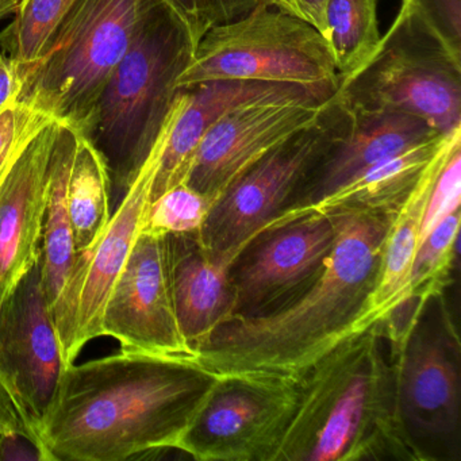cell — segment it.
Masks as SVG:
<instances>
[{
	"label": "cell",
	"instance_id": "52a82bcc",
	"mask_svg": "<svg viewBox=\"0 0 461 461\" xmlns=\"http://www.w3.org/2000/svg\"><path fill=\"white\" fill-rule=\"evenodd\" d=\"M396 410L415 461L460 458V344L442 293L420 304L390 347Z\"/></svg>",
	"mask_w": 461,
	"mask_h": 461
},
{
	"label": "cell",
	"instance_id": "e0dca14e",
	"mask_svg": "<svg viewBox=\"0 0 461 461\" xmlns=\"http://www.w3.org/2000/svg\"><path fill=\"white\" fill-rule=\"evenodd\" d=\"M345 110L347 126L310 172L287 207L314 203L379 161L420 142L444 136L426 121L412 115L357 112L347 107Z\"/></svg>",
	"mask_w": 461,
	"mask_h": 461
},
{
	"label": "cell",
	"instance_id": "5bb4252c",
	"mask_svg": "<svg viewBox=\"0 0 461 461\" xmlns=\"http://www.w3.org/2000/svg\"><path fill=\"white\" fill-rule=\"evenodd\" d=\"M329 101L274 96L236 107L204 134L191 161L185 185L215 203L253 164L314 123Z\"/></svg>",
	"mask_w": 461,
	"mask_h": 461
},
{
	"label": "cell",
	"instance_id": "836d02e7",
	"mask_svg": "<svg viewBox=\"0 0 461 461\" xmlns=\"http://www.w3.org/2000/svg\"><path fill=\"white\" fill-rule=\"evenodd\" d=\"M23 88L20 66L5 53H0V112L17 102Z\"/></svg>",
	"mask_w": 461,
	"mask_h": 461
},
{
	"label": "cell",
	"instance_id": "f546056e",
	"mask_svg": "<svg viewBox=\"0 0 461 461\" xmlns=\"http://www.w3.org/2000/svg\"><path fill=\"white\" fill-rule=\"evenodd\" d=\"M161 2L185 26L195 52L202 37L212 28L202 0H161Z\"/></svg>",
	"mask_w": 461,
	"mask_h": 461
},
{
	"label": "cell",
	"instance_id": "e575fe53",
	"mask_svg": "<svg viewBox=\"0 0 461 461\" xmlns=\"http://www.w3.org/2000/svg\"><path fill=\"white\" fill-rule=\"evenodd\" d=\"M295 5L301 20L310 23L315 31L320 32L326 41H329L328 20H326L328 0H295Z\"/></svg>",
	"mask_w": 461,
	"mask_h": 461
},
{
	"label": "cell",
	"instance_id": "5b68a950",
	"mask_svg": "<svg viewBox=\"0 0 461 461\" xmlns=\"http://www.w3.org/2000/svg\"><path fill=\"white\" fill-rule=\"evenodd\" d=\"M161 0H77L40 58L20 67L17 102L82 131L104 86Z\"/></svg>",
	"mask_w": 461,
	"mask_h": 461
},
{
	"label": "cell",
	"instance_id": "3957f363",
	"mask_svg": "<svg viewBox=\"0 0 461 461\" xmlns=\"http://www.w3.org/2000/svg\"><path fill=\"white\" fill-rule=\"evenodd\" d=\"M415 461L396 410L382 322L352 334L298 379V403L276 461Z\"/></svg>",
	"mask_w": 461,
	"mask_h": 461
},
{
	"label": "cell",
	"instance_id": "83f0119b",
	"mask_svg": "<svg viewBox=\"0 0 461 461\" xmlns=\"http://www.w3.org/2000/svg\"><path fill=\"white\" fill-rule=\"evenodd\" d=\"M399 13L461 61V0H402Z\"/></svg>",
	"mask_w": 461,
	"mask_h": 461
},
{
	"label": "cell",
	"instance_id": "ac0fdd59",
	"mask_svg": "<svg viewBox=\"0 0 461 461\" xmlns=\"http://www.w3.org/2000/svg\"><path fill=\"white\" fill-rule=\"evenodd\" d=\"M167 263L180 330L194 350L233 315L231 269L239 255H210L195 234L166 237ZM196 353V352H195Z\"/></svg>",
	"mask_w": 461,
	"mask_h": 461
},
{
	"label": "cell",
	"instance_id": "7c38bea8",
	"mask_svg": "<svg viewBox=\"0 0 461 461\" xmlns=\"http://www.w3.org/2000/svg\"><path fill=\"white\" fill-rule=\"evenodd\" d=\"M102 336L117 339L121 352L196 363L175 312L166 237L140 234L104 306Z\"/></svg>",
	"mask_w": 461,
	"mask_h": 461
},
{
	"label": "cell",
	"instance_id": "8992f818",
	"mask_svg": "<svg viewBox=\"0 0 461 461\" xmlns=\"http://www.w3.org/2000/svg\"><path fill=\"white\" fill-rule=\"evenodd\" d=\"M209 80L287 83L336 95L339 77L329 42L306 21L260 6L204 33L176 82L190 88Z\"/></svg>",
	"mask_w": 461,
	"mask_h": 461
},
{
	"label": "cell",
	"instance_id": "ffe728a7",
	"mask_svg": "<svg viewBox=\"0 0 461 461\" xmlns=\"http://www.w3.org/2000/svg\"><path fill=\"white\" fill-rule=\"evenodd\" d=\"M450 134L391 218L383 248L379 279L369 302L366 315L369 325L383 322L406 303L407 285L420 244V226L429 194L444 160Z\"/></svg>",
	"mask_w": 461,
	"mask_h": 461
},
{
	"label": "cell",
	"instance_id": "9a60e30c",
	"mask_svg": "<svg viewBox=\"0 0 461 461\" xmlns=\"http://www.w3.org/2000/svg\"><path fill=\"white\" fill-rule=\"evenodd\" d=\"M337 237V215H307L260 234L231 269L233 315L280 306L315 279Z\"/></svg>",
	"mask_w": 461,
	"mask_h": 461
},
{
	"label": "cell",
	"instance_id": "1f68e13d",
	"mask_svg": "<svg viewBox=\"0 0 461 461\" xmlns=\"http://www.w3.org/2000/svg\"><path fill=\"white\" fill-rule=\"evenodd\" d=\"M0 461H48L39 441L23 433L0 434Z\"/></svg>",
	"mask_w": 461,
	"mask_h": 461
},
{
	"label": "cell",
	"instance_id": "8fae6325",
	"mask_svg": "<svg viewBox=\"0 0 461 461\" xmlns=\"http://www.w3.org/2000/svg\"><path fill=\"white\" fill-rule=\"evenodd\" d=\"M163 147L164 125L106 229L91 247L75 255L68 279L50 310L66 366L77 361L88 342L102 337L104 306L141 234Z\"/></svg>",
	"mask_w": 461,
	"mask_h": 461
},
{
	"label": "cell",
	"instance_id": "2e32d148",
	"mask_svg": "<svg viewBox=\"0 0 461 461\" xmlns=\"http://www.w3.org/2000/svg\"><path fill=\"white\" fill-rule=\"evenodd\" d=\"M56 131L45 126L0 187V306L40 260Z\"/></svg>",
	"mask_w": 461,
	"mask_h": 461
},
{
	"label": "cell",
	"instance_id": "603a6c76",
	"mask_svg": "<svg viewBox=\"0 0 461 461\" xmlns=\"http://www.w3.org/2000/svg\"><path fill=\"white\" fill-rule=\"evenodd\" d=\"M379 0H328L329 47L339 85L355 77L379 47Z\"/></svg>",
	"mask_w": 461,
	"mask_h": 461
},
{
	"label": "cell",
	"instance_id": "4dcf8cb0",
	"mask_svg": "<svg viewBox=\"0 0 461 461\" xmlns=\"http://www.w3.org/2000/svg\"><path fill=\"white\" fill-rule=\"evenodd\" d=\"M202 4L212 26L239 20L260 5L279 9V0H202Z\"/></svg>",
	"mask_w": 461,
	"mask_h": 461
},
{
	"label": "cell",
	"instance_id": "7402d4cb",
	"mask_svg": "<svg viewBox=\"0 0 461 461\" xmlns=\"http://www.w3.org/2000/svg\"><path fill=\"white\" fill-rule=\"evenodd\" d=\"M67 202L75 252L80 253L95 242L113 215L112 183L106 166L80 133L72 152Z\"/></svg>",
	"mask_w": 461,
	"mask_h": 461
},
{
	"label": "cell",
	"instance_id": "ba28073f",
	"mask_svg": "<svg viewBox=\"0 0 461 461\" xmlns=\"http://www.w3.org/2000/svg\"><path fill=\"white\" fill-rule=\"evenodd\" d=\"M336 98L349 110L412 115L449 134L461 128V61L399 13Z\"/></svg>",
	"mask_w": 461,
	"mask_h": 461
},
{
	"label": "cell",
	"instance_id": "d6a6232c",
	"mask_svg": "<svg viewBox=\"0 0 461 461\" xmlns=\"http://www.w3.org/2000/svg\"><path fill=\"white\" fill-rule=\"evenodd\" d=\"M5 433L28 434L41 444L36 431L29 425L28 420H25L23 412L7 393L6 388L0 384V434Z\"/></svg>",
	"mask_w": 461,
	"mask_h": 461
},
{
	"label": "cell",
	"instance_id": "44dd1931",
	"mask_svg": "<svg viewBox=\"0 0 461 461\" xmlns=\"http://www.w3.org/2000/svg\"><path fill=\"white\" fill-rule=\"evenodd\" d=\"M77 134L75 129L58 122L50 156L47 209L39 260L42 285L50 310L63 291L77 255L67 202L69 167Z\"/></svg>",
	"mask_w": 461,
	"mask_h": 461
},
{
	"label": "cell",
	"instance_id": "d590c367",
	"mask_svg": "<svg viewBox=\"0 0 461 461\" xmlns=\"http://www.w3.org/2000/svg\"><path fill=\"white\" fill-rule=\"evenodd\" d=\"M21 0H0V20L9 17L20 6Z\"/></svg>",
	"mask_w": 461,
	"mask_h": 461
},
{
	"label": "cell",
	"instance_id": "4fadbf2b",
	"mask_svg": "<svg viewBox=\"0 0 461 461\" xmlns=\"http://www.w3.org/2000/svg\"><path fill=\"white\" fill-rule=\"evenodd\" d=\"M64 369L39 261L0 306V384L39 438Z\"/></svg>",
	"mask_w": 461,
	"mask_h": 461
},
{
	"label": "cell",
	"instance_id": "cb8c5ba5",
	"mask_svg": "<svg viewBox=\"0 0 461 461\" xmlns=\"http://www.w3.org/2000/svg\"><path fill=\"white\" fill-rule=\"evenodd\" d=\"M77 0H21L13 23L0 33L5 55L20 67L33 64Z\"/></svg>",
	"mask_w": 461,
	"mask_h": 461
},
{
	"label": "cell",
	"instance_id": "30bf717a",
	"mask_svg": "<svg viewBox=\"0 0 461 461\" xmlns=\"http://www.w3.org/2000/svg\"><path fill=\"white\" fill-rule=\"evenodd\" d=\"M296 403V379L215 375L177 452L201 461H276Z\"/></svg>",
	"mask_w": 461,
	"mask_h": 461
},
{
	"label": "cell",
	"instance_id": "8d00e7d4",
	"mask_svg": "<svg viewBox=\"0 0 461 461\" xmlns=\"http://www.w3.org/2000/svg\"><path fill=\"white\" fill-rule=\"evenodd\" d=\"M279 9L283 10V12L288 13V14L299 17L298 7H296L295 0H279Z\"/></svg>",
	"mask_w": 461,
	"mask_h": 461
},
{
	"label": "cell",
	"instance_id": "6da1fadb",
	"mask_svg": "<svg viewBox=\"0 0 461 461\" xmlns=\"http://www.w3.org/2000/svg\"><path fill=\"white\" fill-rule=\"evenodd\" d=\"M215 375L120 352L66 366L40 428L48 461H125L177 450Z\"/></svg>",
	"mask_w": 461,
	"mask_h": 461
},
{
	"label": "cell",
	"instance_id": "484cf974",
	"mask_svg": "<svg viewBox=\"0 0 461 461\" xmlns=\"http://www.w3.org/2000/svg\"><path fill=\"white\" fill-rule=\"evenodd\" d=\"M212 204V199L180 183L149 204L141 233L160 237L196 234L206 222Z\"/></svg>",
	"mask_w": 461,
	"mask_h": 461
},
{
	"label": "cell",
	"instance_id": "277c9868",
	"mask_svg": "<svg viewBox=\"0 0 461 461\" xmlns=\"http://www.w3.org/2000/svg\"><path fill=\"white\" fill-rule=\"evenodd\" d=\"M193 55L185 26L160 2L113 72L80 131L106 166L113 212L149 155L179 93L177 79Z\"/></svg>",
	"mask_w": 461,
	"mask_h": 461
},
{
	"label": "cell",
	"instance_id": "7a4b0ae2",
	"mask_svg": "<svg viewBox=\"0 0 461 461\" xmlns=\"http://www.w3.org/2000/svg\"><path fill=\"white\" fill-rule=\"evenodd\" d=\"M336 215V242L315 279L269 312L229 318L196 348L198 366L217 376L298 380L339 342L371 326L369 302L393 214Z\"/></svg>",
	"mask_w": 461,
	"mask_h": 461
},
{
	"label": "cell",
	"instance_id": "d6986e66",
	"mask_svg": "<svg viewBox=\"0 0 461 461\" xmlns=\"http://www.w3.org/2000/svg\"><path fill=\"white\" fill-rule=\"evenodd\" d=\"M447 137V134H444L420 142L379 161L314 203L283 209L271 221L266 231L295 222L307 215H330L345 212L393 215L409 195L431 158L441 149Z\"/></svg>",
	"mask_w": 461,
	"mask_h": 461
},
{
	"label": "cell",
	"instance_id": "9c48e42d",
	"mask_svg": "<svg viewBox=\"0 0 461 461\" xmlns=\"http://www.w3.org/2000/svg\"><path fill=\"white\" fill-rule=\"evenodd\" d=\"M347 123V110L334 95L314 123L277 145L223 191L195 234L202 248L210 255L241 256L293 202Z\"/></svg>",
	"mask_w": 461,
	"mask_h": 461
},
{
	"label": "cell",
	"instance_id": "f1b7e54d",
	"mask_svg": "<svg viewBox=\"0 0 461 461\" xmlns=\"http://www.w3.org/2000/svg\"><path fill=\"white\" fill-rule=\"evenodd\" d=\"M50 122L55 121L20 102L0 112V187L34 137Z\"/></svg>",
	"mask_w": 461,
	"mask_h": 461
},
{
	"label": "cell",
	"instance_id": "4316f807",
	"mask_svg": "<svg viewBox=\"0 0 461 461\" xmlns=\"http://www.w3.org/2000/svg\"><path fill=\"white\" fill-rule=\"evenodd\" d=\"M461 203V128L450 134L444 160L431 185L420 226V242L445 218L460 210Z\"/></svg>",
	"mask_w": 461,
	"mask_h": 461
},
{
	"label": "cell",
	"instance_id": "d4e9b609",
	"mask_svg": "<svg viewBox=\"0 0 461 461\" xmlns=\"http://www.w3.org/2000/svg\"><path fill=\"white\" fill-rule=\"evenodd\" d=\"M458 231L460 210L445 218L420 242L410 272L406 302L428 301L444 291L456 258Z\"/></svg>",
	"mask_w": 461,
	"mask_h": 461
}]
</instances>
